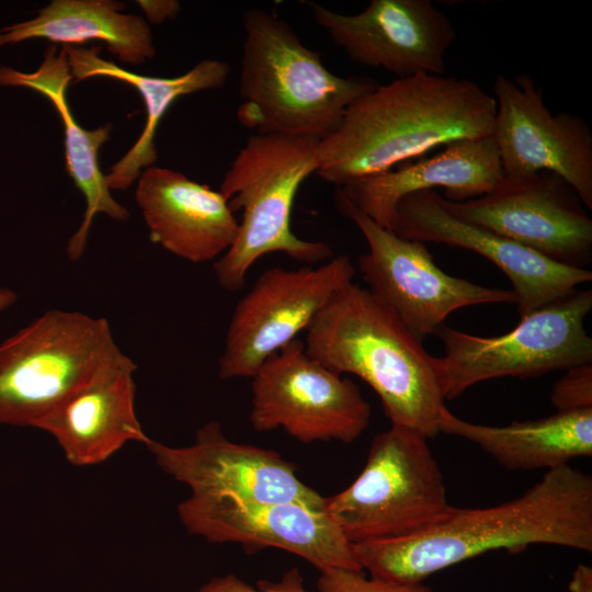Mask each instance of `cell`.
<instances>
[{"label":"cell","mask_w":592,"mask_h":592,"mask_svg":"<svg viewBox=\"0 0 592 592\" xmlns=\"http://www.w3.org/2000/svg\"><path fill=\"white\" fill-rule=\"evenodd\" d=\"M355 267L348 255L319 266H273L257 278L230 317L221 355L220 379L251 378L263 362L306 331Z\"/></svg>","instance_id":"obj_11"},{"label":"cell","mask_w":592,"mask_h":592,"mask_svg":"<svg viewBox=\"0 0 592 592\" xmlns=\"http://www.w3.org/2000/svg\"><path fill=\"white\" fill-rule=\"evenodd\" d=\"M72 80L65 49L47 46L43 60L33 72H22L0 66V86L32 89L54 105L64 124L66 171L86 200L83 220L69 238L66 253L70 261H78L84 253L89 231L96 214L102 213L114 220H127L128 210L116 202L102 173L98 153L109 140L110 123L95 129L80 126L69 107L67 89Z\"/></svg>","instance_id":"obj_21"},{"label":"cell","mask_w":592,"mask_h":592,"mask_svg":"<svg viewBox=\"0 0 592 592\" xmlns=\"http://www.w3.org/2000/svg\"><path fill=\"white\" fill-rule=\"evenodd\" d=\"M135 200L150 241L185 261H216L237 236L239 223L220 191L179 171L156 166L144 169Z\"/></svg>","instance_id":"obj_20"},{"label":"cell","mask_w":592,"mask_h":592,"mask_svg":"<svg viewBox=\"0 0 592 592\" xmlns=\"http://www.w3.org/2000/svg\"><path fill=\"white\" fill-rule=\"evenodd\" d=\"M320 140L252 134L220 184V193L242 219L230 248L214 264L221 288L236 292L261 257L282 252L308 265L333 258L322 241L298 238L291 229L292 208L301 183L319 168Z\"/></svg>","instance_id":"obj_5"},{"label":"cell","mask_w":592,"mask_h":592,"mask_svg":"<svg viewBox=\"0 0 592 592\" xmlns=\"http://www.w3.org/2000/svg\"><path fill=\"white\" fill-rule=\"evenodd\" d=\"M16 294L9 287L0 286V311L8 309L16 301Z\"/></svg>","instance_id":"obj_31"},{"label":"cell","mask_w":592,"mask_h":592,"mask_svg":"<svg viewBox=\"0 0 592 592\" xmlns=\"http://www.w3.org/2000/svg\"><path fill=\"white\" fill-rule=\"evenodd\" d=\"M502 177L499 151L489 135L453 141L429 158L337 186L335 201L391 230L397 205L409 194L443 187L445 200L464 202L488 193Z\"/></svg>","instance_id":"obj_18"},{"label":"cell","mask_w":592,"mask_h":592,"mask_svg":"<svg viewBox=\"0 0 592 592\" xmlns=\"http://www.w3.org/2000/svg\"><path fill=\"white\" fill-rule=\"evenodd\" d=\"M494 138L503 175L558 174L592 209V130L579 115L553 114L542 89L525 73L493 82Z\"/></svg>","instance_id":"obj_13"},{"label":"cell","mask_w":592,"mask_h":592,"mask_svg":"<svg viewBox=\"0 0 592 592\" xmlns=\"http://www.w3.org/2000/svg\"><path fill=\"white\" fill-rule=\"evenodd\" d=\"M178 515L189 534L209 543L275 547L304 558L319 570L364 571L353 545L326 511L293 502L192 493L178 505Z\"/></svg>","instance_id":"obj_14"},{"label":"cell","mask_w":592,"mask_h":592,"mask_svg":"<svg viewBox=\"0 0 592 592\" xmlns=\"http://www.w3.org/2000/svg\"><path fill=\"white\" fill-rule=\"evenodd\" d=\"M257 587L263 592H309L298 568L286 571L278 581L259 580Z\"/></svg>","instance_id":"obj_27"},{"label":"cell","mask_w":592,"mask_h":592,"mask_svg":"<svg viewBox=\"0 0 592 592\" xmlns=\"http://www.w3.org/2000/svg\"><path fill=\"white\" fill-rule=\"evenodd\" d=\"M496 100L467 78L419 73L378 84L319 141L320 179L337 186L376 175L437 146L492 135Z\"/></svg>","instance_id":"obj_2"},{"label":"cell","mask_w":592,"mask_h":592,"mask_svg":"<svg viewBox=\"0 0 592 592\" xmlns=\"http://www.w3.org/2000/svg\"><path fill=\"white\" fill-rule=\"evenodd\" d=\"M442 201L455 217L557 263L585 269L592 260V219L574 189L556 173L503 175L479 197Z\"/></svg>","instance_id":"obj_12"},{"label":"cell","mask_w":592,"mask_h":592,"mask_svg":"<svg viewBox=\"0 0 592 592\" xmlns=\"http://www.w3.org/2000/svg\"><path fill=\"white\" fill-rule=\"evenodd\" d=\"M124 9L114 0H53L35 18L0 29V47L36 38L62 46L100 41L122 64L141 65L156 56L153 37L143 16Z\"/></svg>","instance_id":"obj_24"},{"label":"cell","mask_w":592,"mask_h":592,"mask_svg":"<svg viewBox=\"0 0 592 592\" xmlns=\"http://www.w3.org/2000/svg\"><path fill=\"white\" fill-rule=\"evenodd\" d=\"M319 571V592H434L423 582L402 583L367 578L364 571L341 568H323Z\"/></svg>","instance_id":"obj_25"},{"label":"cell","mask_w":592,"mask_h":592,"mask_svg":"<svg viewBox=\"0 0 592 592\" xmlns=\"http://www.w3.org/2000/svg\"><path fill=\"white\" fill-rule=\"evenodd\" d=\"M364 236L368 252L357 260L368 291L420 339L435 334L455 310L486 304H515L512 289L475 284L445 273L425 243L399 237L352 206L335 201Z\"/></svg>","instance_id":"obj_10"},{"label":"cell","mask_w":592,"mask_h":592,"mask_svg":"<svg viewBox=\"0 0 592 592\" xmlns=\"http://www.w3.org/2000/svg\"><path fill=\"white\" fill-rule=\"evenodd\" d=\"M198 592H263L258 587H252L235 574L214 577L202 585Z\"/></svg>","instance_id":"obj_29"},{"label":"cell","mask_w":592,"mask_h":592,"mask_svg":"<svg viewBox=\"0 0 592 592\" xmlns=\"http://www.w3.org/2000/svg\"><path fill=\"white\" fill-rule=\"evenodd\" d=\"M449 508L428 437L399 425L376 434L356 479L326 498V512L351 544L412 535Z\"/></svg>","instance_id":"obj_6"},{"label":"cell","mask_w":592,"mask_h":592,"mask_svg":"<svg viewBox=\"0 0 592 592\" xmlns=\"http://www.w3.org/2000/svg\"><path fill=\"white\" fill-rule=\"evenodd\" d=\"M118 350L106 319L45 311L0 343V425L36 428Z\"/></svg>","instance_id":"obj_7"},{"label":"cell","mask_w":592,"mask_h":592,"mask_svg":"<svg viewBox=\"0 0 592 592\" xmlns=\"http://www.w3.org/2000/svg\"><path fill=\"white\" fill-rule=\"evenodd\" d=\"M304 345L325 367L369 385L391 425L428 439L439 433L445 398L437 357L368 289L352 282L335 292L306 330Z\"/></svg>","instance_id":"obj_3"},{"label":"cell","mask_w":592,"mask_h":592,"mask_svg":"<svg viewBox=\"0 0 592 592\" xmlns=\"http://www.w3.org/2000/svg\"><path fill=\"white\" fill-rule=\"evenodd\" d=\"M439 432L465 439L509 470L555 469L592 455V408L493 426L441 410Z\"/></svg>","instance_id":"obj_23"},{"label":"cell","mask_w":592,"mask_h":592,"mask_svg":"<svg viewBox=\"0 0 592 592\" xmlns=\"http://www.w3.org/2000/svg\"><path fill=\"white\" fill-rule=\"evenodd\" d=\"M570 592H592V568L579 565L574 569L569 582Z\"/></svg>","instance_id":"obj_30"},{"label":"cell","mask_w":592,"mask_h":592,"mask_svg":"<svg viewBox=\"0 0 592 592\" xmlns=\"http://www.w3.org/2000/svg\"><path fill=\"white\" fill-rule=\"evenodd\" d=\"M73 83L96 77L111 78L134 87L143 98L147 121L130 149L109 170L105 181L110 190L124 191L138 180L141 171L157 160L155 137L158 125L174 101L203 90L223 88L230 75L228 62L203 59L187 72L174 78L143 76L100 57L101 46L65 45Z\"/></svg>","instance_id":"obj_22"},{"label":"cell","mask_w":592,"mask_h":592,"mask_svg":"<svg viewBox=\"0 0 592 592\" xmlns=\"http://www.w3.org/2000/svg\"><path fill=\"white\" fill-rule=\"evenodd\" d=\"M557 411H572L592 408V363L566 369L550 394Z\"/></svg>","instance_id":"obj_26"},{"label":"cell","mask_w":592,"mask_h":592,"mask_svg":"<svg viewBox=\"0 0 592 592\" xmlns=\"http://www.w3.org/2000/svg\"><path fill=\"white\" fill-rule=\"evenodd\" d=\"M306 4L316 23L353 61L396 78L444 76L456 31L431 0H372L354 14Z\"/></svg>","instance_id":"obj_15"},{"label":"cell","mask_w":592,"mask_h":592,"mask_svg":"<svg viewBox=\"0 0 592 592\" xmlns=\"http://www.w3.org/2000/svg\"><path fill=\"white\" fill-rule=\"evenodd\" d=\"M391 231L401 238L471 250L511 281L520 317L554 304L592 281V272L557 263L490 230L452 215L435 190L400 200Z\"/></svg>","instance_id":"obj_17"},{"label":"cell","mask_w":592,"mask_h":592,"mask_svg":"<svg viewBox=\"0 0 592 592\" xmlns=\"http://www.w3.org/2000/svg\"><path fill=\"white\" fill-rule=\"evenodd\" d=\"M147 19L155 24H160L168 19H174L180 12L181 5L175 0L137 1Z\"/></svg>","instance_id":"obj_28"},{"label":"cell","mask_w":592,"mask_h":592,"mask_svg":"<svg viewBox=\"0 0 592 592\" xmlns=\"http://www.w3.org/2000/svg\"><path fill=\"white\" fill-rule=\"evenodd\" d=\"M146 446L158 467L193 494L293 502L326 511V498L297 477L294 464L272 449L231 442L217 421L198 428L189 446L153 440Z\"/></svg>","instance_id":"obj_16"},{"label":"cell","mask_w":592,"mask_h":592,"mask_svg":"<svg viewBox=\"0 0 592 592\" xmlns=\"http://www.w3.org/2000/svg\"><path fill=\"white\" fill-rule=\"evenodd\" d=\"M250 423L258 432L283 429L304 444L352 443L369 426L371 406L358 386L310 357L295 339L251 377Z\"/></svg>","instance_id":"obj_9"},{"label":"cell","mask_w":592,"mask_h":592,"mask_svg":"<svg viewBox=\"0 0 592 592\" xmlns=\"http://www.w3.org/2000/svg\"><path fill=\"white\" fill-rule=\"evenodd\" d=\"M548 544L592 551V476L570 465L544 473L522 496L488 508L452 506L412 535L352 544L371 577L423 582L492 550L519 554Z\"/></svg>","instance_id":"obj_1"},{"label":"cell","mask_w":592,"mask_h":592,"mask_svg":"<svg viewBox=\"0 0 592 592\" xmlns=\"http://www.w3.org/2000/svg\"><path fill=\"white\" fill-rule=\"evenodd\" d=\"M592 291L577 289L565 298L521 317L498 337H479L443 325L437 332L445 354L437 357L445 400L469 387L502 377L528 378L592 363V339L584 320Z\"/></svg>","instance_id":"obj_8"},{"label":"cell","mask_w":592,"mask_h":592,"mask_svg":"<svg viewBox=\"0 0 592 592\" xmlns=\"http://www.w3.org/2000/svg\"><path fill=\"white\" fill-rule=\"evenodd\" d=\"M137 365L118 350L87 383L36 426L49 433L75 466L105 462L128 442L150 443L136 415Z\"/></svg>","instance_id":"obj_19"},{"label":"cell","mask_w":592,"mask_h":592,"mask_svg":"<svg viewBox=\"0 0 592 592\" xmlns=\"http://www.w3.org/2000/svg\"><path fill=\"white\" fill-rule=\"evenodd\" d=\"M239 123L262 135L322 140L349 106L374 90L369 78L331 72L283 19L263 9L243 13Z\"/></svg>","instance_id":"obj_4"}]
</instances>
